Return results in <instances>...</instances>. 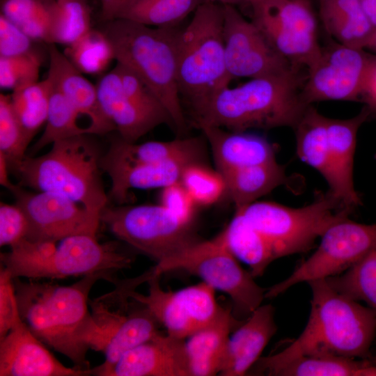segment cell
Segmentation results:
<instances>
[{
    "label": "cell",
    "instance_id": "6da1fadb",
    "mask_svg": "<svg viewBox=\"0 0 376 376\" xmlns=\"http://www.w3.org/2000/svg\"><path fill=\"white\" fill-rule=\"evenodd\" d=\"M308 283L312 298L304 330L281 350L260 357L247 375L272 376L279 367L306 355L370 358L376 334V311L337 291L326 279Z\"/></svg>",
    "mask_w": 376,
    "mask_h": 376
},
{
    "label": "cell",
    "instance_id": "7a4b0ae2",
    "mask_svg": "<svg viewBox=\"0 0 376 376\" xmlns=\"http://www.w3.org/2000/svg\"><path fill=\"white\" fill-rule=\"evenodd\" d=\"M100 279L109 281L102 274L84 276L70 285L13 279L22 320L42 343L79 369H91L86 353L94 322L88 295Z\"/></svg>",
    "mask_w": 376,
    "mask_h": 376
},
{
    "label": "cell",
    "instance_id": "3957f363",
    "mask_svg": "<svg viewBox=\"0 0 376 376\" xmlns=\"http://www.w3.org/2000/svg\"><path fill=\"white\" fill-rule=\"evenodd\" d=\"M306 77V73L299 70L251 79L234 88L227 86L191 116V122L197 128L210 125L233 132L294 128L311 105L301 96Z\"/></svg>",
    "mask_w": 376,
    "mask_h": 376
},
{
    "label": "cell",
    "instance_id": "277c9868",
    "mask_svg": "<svg viewBox=\"0 0 376 376\" xmlns=\"http://www.w3.org/2000/svg\"><path fill=\"white\" fill-rule=\"evenodd\" d=\"M103 32L117 63L138 75L168 111L174 127H187L178 81V37L175 27H152L124 19H109Z\"/></svg>",
    "mask_w": 376,
    "mask_h": 376
},
{
    "label": "cell",
    "instance_id": "5b68a950",
    "mask_svg": "<svg viewBox=\"0 0 376 376\" xmlns=\"http://www.w3.org/2000/svg\"><path fill=\"white\" fill-rule=\"evenodd\" d=\"M31 242L26 238L1 253V266L13 278L63 279L102 274L113 283L114 274L130 268L133 256L116 242L100 243L95 235L77 234L59 241Z\"/></svg>",
    "mask_w": 376,
    "mask_h": 376
},
{
    "label": "cell",
    "instance_id": "8992f818",
    "mask_svg": "<svg viewBox=\"0 0 376 376\" xmlns=\"http://www.w3.org/2000/svg\"><path fill=\"white\" fill-rule=\"evenodd\" d=\"M57 141L38 157L26 156L15 174L21 186L65 196L100 216L107 205L97 145L87 136Z\"/></svg>",
    "mask_w": 376,
    "mask_h": 376
},
{
    "label": "cell",
    "instance_id": "52a82bcc",
    "mask_svg": "<svg viewBox=\"0 0 376 376\" xmlns=\"http://www.w3.org/2000/svg\"><path fill=\"white\" fill-rule=\"evenodd\" d=\"M233 79L228 72L223 5L204 0L178 37V81L191 117Z\"/></svg>",
    "mask_w": 376,
    "mask_h": 376
},
{
    "label": "cell",
    "instance_id": "ba28073f",
    "mask_svg": "<svg viewBox=\"0 0 376 376\" xmlns=\"http://www.w3.org/2000/svg\"><path fill=\"white\" fill-rule=\"evenodd\" d=\"M149 277L146 272L134 278L117 279L113 290L89 299L94 322L89 347L105 357L104 361L95 369L112 366L129 350L160 332L159 322L151 311L130 294Z\"/></svg>",
    "mask_w": 376,
    "mask_h": 376
},
{
    "label": "cell",
    "instance_id": "9c48e42d",
    "mask_svg": "<svg viewBox=\"0 0 376 376\" xmlns=\"http://www.w3.org/2000/svg\"><path fill=\"white\" fill-rule=\"evenodd\" d=\"M235 211L262 234L276 259L308 251L332 224L351 212L329 191L301 207L257 201Z\"/></svg>",
    "mask_w": 376,
    "mask_h": 376
},
{
    "label": "cell",
    "instance_id": "30bf717a",
    "mask_svg": "<svg viewBox=\"0 0 376 376\" xmlns=\"http://www.w3.org/2000/svg\"><path fill=\"white\" fill-rule=\"evenodd\" d=\"M157 275L183 270L227 294L236 308L249 315L265 298L266 289L244 269L226 246L221 233L212 239L200 240L178 254L153 267Z\"/></svg>",
    "mask_w": 376,
    "mask_h": 376
},
{
    "label": "cell",
    "instance_id": "8fae6325",
    "mask_svg": "<svg viewBox=\"0 0 376 376\" xmlns=\"http://www.w3.org/2000/svg\"><path fill=\"white\" fill-rule=\"evenodd\" d=\"M100 219L118 239L157 263L201 240L194 232L192 222L181 219L162 204L107 205Z\"/></svg>",
    "mask_w": 376,
    "mask_h": 376
},
{
    "label": "cell",
    "instance_id": "7c38bea8",
    "mask_svg": "<svg viewBox=\"0 0 376 376\" xmlns=\"http://www.w3.org/2000/svg\"><path fill=\"white\" fill-rule=\"evenodd\" d=\"M251 21L272 47L294 67L307 70L322 47L310 0H246Z\"/></svg>",
    "mask_w": 376,
    "mask_h": 376
},
{
    "label": "cell",
    "instance_id": "4fadbf2b",
    "mask_svg": "<svg viewBox=\"0 0 376 376\" xmlns=\"http://www.w3.org/2000/svg\"><path fill=\"white\" fill-rule=\"evenodd\" d=\"M376 240V224L343 217L332 224L320 237L317 249L282 281L267 289L273 298L303 282L327 279L348 270L359 261Z\"/></svg>",
    "mask_w": 376,
    "mask_h": 376
},
{
    "label": "cell",
    "instance_id": "5bb4252c",
    "mask_svg": "<svg viewBox=\"0 0 376 376\" xmlns=\"http://www.w3.org/2000/svg\"><path fill=\"white\" fill-rule=\"evenodd\" d=\"M159 275L147 281L146 295L132 288L130 296L146 306L173 337L185 339L214 321L223 310L215 297V290L201 282L177 291H166Z\"/></svg>",
    "mask_w": 376,
    "mask_h": 376
},
{
    "label": "cell",
    "instance_id": "9a60e30c",
    "mask_svg": "<svg viewBox=\"0 0 376 376\" xmlns=\"http://www.w3.org/2000/svg\"><path fill=\"white\" fill-rule=\"evenodd\" d=\"M372 55L364 49L331 43L322 47L317 61L306 70L301 88L304 102L359 101Z\"/></svg>",
    "mask_w": 376,
    "mask_h": 376
},
{
    "label": "cell",
    "instance_id": "2e32d148",
    "mask_svg": "<svg viewBox=\"0 0 376 376\" xmlns=\"http://www.w3.org/2000/svg\"><path fill=\"white\" fill-rule=\"evenodd\" d=\"M223 10L225 60L233 79L280 76L303 70L283 57L258 26L234 6L224 4Z\"/></svg>",
    "mask_w": 376,
    "mask_h": 376
},
{
    "label": "cell",
    "instance_id": "e0dca14e",
    "mask_svg": "<svg viewBox=\"0 0 376 376\" xmlns=\"http://www.w3.org/2000/svg\"><path fill=\"white\" fill-rule=\"evenodd\" d=\"M13 194L28 219L26 239L29 241L58 242L77 234L96 235L100 216L65 196L47 191L33 193L22 187Z\"/></svg>",
    "mask_w": 376,
    "mask_h": 376
},
{
    "label": "cell",
    "instance_id": "ac0fdd59",
    "mask_svg": "<svg viewBox=\"0 0 376 376\" xmlns=\"http://www.w3.org/2000/svg\"><path fill=\"white\" fill-rule=\"evenodd\" d=\"M97 376H191L185 339L161 332L123 355L112 366L91 369Z\"/></svg>",
    "mask_w": 376,
    "mask_h": 376
},
{
    "label": "cell",
    "instance_id": "d6986e66",
    "mask_svg": "<svg viewBox=\"0 0 376 376\" xmlns=\"http://www.w3.org/2000/svg\"><path fill=\"white\" fill-rule=\"evenodd\" d=\"M21 318L0 338V376H88L89 370L68 368L46 348Z\"/></svg>",
    "mask_w": 376,
    "mask_h": 376
},
{
    "label": "cell",
    "instance_id": "ffe728a7",
    "mask_svg": "<svg viewBox=\"0 0 376 376\" xmlns=\"http://www.w3.org/2000/svg\"><path fill=\"white\" fill-rule=\"evenodd\" d=\"M49 56L47 78L81 116L88 118L91 134L103 135L116 130L100 107L96 86L81 75L54 43L49 45Z\"/></svg>",
    "mask_w": 376,
    "mask_h": 376
},
{
    "label": "cell",
    "instance_id": "44dd1931",
    "mask_svg": "<svg viewBox=\"0 0 376 376\" xmlns=\"http://www.w3.org/2000/svg\"><path fill=\"white\" fill-rule=\"evenodd\" d=\"M198 128L209 143L217 170L221 174L276 162L275 148L262 136L210 125H201Z\"/></svg>",
    "mask_w": 376,
    "mask_h": 376
},
{
    "label": "cell",
    "instance_id": "7402d4cb",
    "mask_svg": "<svg viewBox=\"0 0 376 376\" xmlns=\"http://www.w3.org/2000/svg\"><path fill=\"white\" fill-rule=\"evenodd\" d=\"M96 88L104 113L124 141L136 142L155 127L167 124L166 120L141 108L126 95L116 67L101 77Z\"/></svg>",
    "mask_w": 376,
    "mask_h": 376
},
{
    "label": "cell",
    "instance_id": "603a6c76",
    "mask_svg": "<svg viewBox=\"0 0 376 376\" xmlns=\"http://www.w3.org/2000/svg\"><path fill=\"white\" fill-rule=\"evenodd\" d=\"M274 313L272 305L261 304L238 326L230 336L228 357L220 375H247L276 332Z\"/></svg>",
    "mask_w": 376,
    "mask_h": 376
},
{
    "label": "cell",
    "instance_id": "cb8c5ba5",
    "mask_svg": "<svg viewBox=\"0 0 376 376\" xmlns=\"http://www.w3.org/2000/svg\"><path fill=\"white\" fill-rule=\"evenodd\" d=\"M198 137L180 138L169 141L127 142L120 137L112 141L100 159V167L109 176L124 170L162 162L194 152H204Z\"/></svg>",
    "mask_w": 376,
    "mask_h": 376
},
{
    "label": "cell",
    "instance_id": "d4e9b609",
    "mask_svg": "<svg viewBox=\"0 0 376 376\" xmlns=\"http://www.w3.org/2000/svg\"><path fill=\"white\" fill-rule=\"evenodd\" d=\"M370 115V111L365 106L357 115L350 118L327 117L330 152L338 181L337 198L350 211L361 204L354 186V157L358 131Z\"/></svg>",
    "mask_w": 376,
    "mask_h": 376
},
{
    "label": "cell",
    "instance_id": "484cf974",
    "mask_svg": "<svg viewBox=\"0 0 376 376\" xmlns=\"http://www.w3.org/2000/svg\"><path fill=\"white\" fill-rule=\"evenodd\" d=\"M236 323L230 308H224L214 321L189 337L185 346L191 376L220 375Z\"/></svg>",
    "mask_w": 376,
    "mask_h": 376
},
{
    "label": "cell",
    "instance_id": "4316f807",
    "mask_svg": "<svg viewBox=\"0 0 376 376\" xmlns=\"http://www.w3.org/2000/svg\"><path fill=\"white\" fill-rule=\"evenodd\" d=\"M205 152L189 153L171 159L134 166L110 175V199L118 204L130 200L131 189L164 188L180 182L184 170L192 163L203 162Z\"/></svg>",
    "mask_w": 376,
    "mask_h": 376
},
{
    "label": "cell",
    "instance_id": "83f0119b",
    "mask_svg": "<svg viewBox=\"0 0 376 376\" xmlns=\"http://www.w3.org/2000/svg\"><path fill=\"white\" fill-rule=\"evenodd\" d=\"M293 129L297 156L322 175L329 191L337 198L338 181L330 152L327 117L311 104Z\"/></svg>",
    "mask_w": 376,
    "mask_h": 376
},
{
    "label": "cell",
    "instance_id": "f1b7e54d",
    "mask_svg": "<svg viewBox=\"0 0 376 376\" xmlns=\"http://www.w3.org/2000/svg\"><path fill=\"white\" fill-rule=\"evenodd\" d=\"M320 17L337 42L350 47L366 49L375 30L361 0H320Z\"/></svg>",
    "mask_w": 376,
    "mask_h": 376
},
{
    "label": "cell",
    "instance_id": "f546056e",
    "mask_svg": "<svg viewBox=\"0 0 376 376\" xmlns=\"http://www.w3.org/2000/svg\"><path fill=\"white\" fill-rule=\"evenodd\" d=\"M226 194L235 207L242 209L288 182L284 167L277 161L246 166L222 174Z\"/></svg>",
    "mask_w": 376,
    "mask_h": 376
},
{
    "label": "cell",
    "instance_id": "4dcf8cb0",
    "mask_svg": "<svg viewBox=\"0 0 376 376\" xmlns=\"http://www.w3.org/2000/svg\"><path fill=\"white\" fill-rule=\"evenodd\" d=\"M204 0L121 1L103 14L105 19H124L154 27H175Z\"/></svg>",
    "mask_w": 376,
    "mask_h": 376
},
{
    "label": "cell",
    "instance_id": "1f68e13d",
    "mask_svg": "<svg viewBox=\"0 0 376 376\" xmlns=\"http://www.w3.org/2000/svg\"><path fill=\"white\" fill-rule=\"evenodd\" d=\"M226 246L235 258L246 264L254 278L263 275L276 259L262 234L239 212L220 233Z\"/></svg>",
    "mask_w": 376,
    "mask_h": 376
},
{
    "label": "cell",
    "instance_id": "d6a6232c",
    "mask_svg": "<svg viewBox=\"0 0 376 376\" xmlns=\"http://www.w3.org/2000/svg\"><path fill=\"white\" fill-rule=\"evenodd\" d=\"M272 376H376V359L306 355L276 369Z\"/></svg>",
    "mask_w": 376,
    "mask_h": 376
},
{
    "label": "cell",
    "instance_id": "836d02e7",
    "mask_svg": "<svg viewBox=\"0 0 376 376\" xmlns=\"http://www.w3.org/2000/svg\"><path fill=\"white\" fill-rule=\"evenodd\" d=\"M52 88L47 77L17 88L10 95L14 112L29 142L47 121Z\"/></svg>",
    "mask_w": 376,
    "mask_h": 376
},
{
    "label": "cell",
    "instance_id": "e575fe53",
    "mask_svg": "<svg viewBox=\"0 0 376 376\" xmlns=\"http://www.w3.org/2000/svg\"><path fill=\"white\" fill-rule=\"evenodd\" d=\"M50 25L48 43L70 45L91 29L89 9L84 0L49 1Z\"/></svg>",
    "mask_w": 376,
    "mask_h": 376
},
{
    "label": "cell",
    "instance_id": "d590c367",
    "mask_svg": "<svg viewBox=\"0 0 376 376\" xmlns=\"http://www.w3.org/2000/svg\"><path fill=\"white\" fill-rule=\"evenodd\" d=\"M326 280L337 291L376 311V240L354 266Z\"/></svg>",
    "mask_w": 376,
    "mask_h": 376
},
{
    "label": "cell",
    "instance_id": "8d00e7d4",
    "mask_svg": "<svg viewBox=\"0 0 376 376\" xmlns=\"http://www.w3.org/2000/svg\"><path fill=\"white\" fill-rule=\"evenodd\" d=\"M52 82V81H51ZM80 114L52 84L45 130L31 148L33 153L53 143L81 134H91L88 127L78 124Z\"/></svg>",
    "mask_w": 376,
    "mask_h": 376
},
{
    "label": "cell",
    "instance_id": "74e56055",
    "mask_svg": "<svg viewBox=\"0 0 376 376\" xmlns=\"http://www.w3.org/2000/svg\"><path fill=\"white\" fill-rule=\"evenodd\" d=\"M64 54L81 72L93 75L103 72L115 59L112 45L106 34L92 29L68 45Z\"/></svg>",
    "mask_w": 376,
    "mask_h": 376
},
{
    "label": "cell",
    "instance_id": "f35d334b",
    "mask_svg": "<svg viewBox=\"0 0 376 376\" xmlns=\"http://www.w3.org/2000/svg\"><path fill=\"white\" fill-rule=\"evenodd\" d=\"M29 38L48 42L50 25L49 1L3 0L1 13Z\"/></svg>",
    "mask_w": 376,
    "mask_h": 376
},
{
    "label": "cell",
    "instance_id": "ab89813d",
    "mask_svg": "<svg viewBox=\"0 0 376 376\" xmlns=\"http://www.w3.org/2000/svg\"><path fill=\"white\" fill-rule=\"evenodd\" d=\"M30 142L14 112L10 95L0 94V152L3 154L9 169L16 172L26 156Z\"/></svg>",
    "mask_w": 376,
    "mask_h": 376
},
{
    "label": "cell",
    "instance_id": "60d3db41",
    "mask_svg": "<svg viewBox=\"0 0 376 376\" xmlns=\"http://www.w3.org/2000/svg\"><path fill=\"white\" fill-rule=\"evenodd\" d=\"M180 182L196 205H212L226 194L222 174L217 169L208 168L203 162L187 166L182 173Z\"/></svg>",
    "mask_w": 376,
    "mask_h": 376
},
{
    "label": "cell",
    "instance_id": "b9f144b4",
    "mask_svg": "<svg viewBox=\"0 0 376 376\" xmlns=\"http://www.w3.org/2000/svg\"><path fill=\"white\" fill-rule=\"evenodd\" d=\"M42 58L32 50L13 56H0V86L13 91L38 81Z\"/></svg>",
    "mask_w": 376,
    "mask_h": 376
},
{
    "label": "cell",
    "instance_id": "7bdbcfd3",
    "mask_svg": "<svg viewBox=\"0 0 376 376\" xmlns=\"http://www.w3.org/2000/svg\"><path fill=\"white\" fill-rule=\"evenodd\" d=\"M116 68L126 95L141 108L162 118L167 124L173 126L168 111L147 84L127 67L117 63Z\"/></svg>",
    "mask_w": 376,
    "mask_h": 376
},
{
    "label": "cell",
    "instance_id": "ee69618b",
    "mask_svg": "<svg viewBox=\"0 0 376 376\" xmlns=\"http://www.w3.org/2000/svg\"><path fill=\"white\" fill-rule=\"evenodd\" d=\"M29 223L26 216L16 203L0 205V246L11 247L26 237Z\"/></svg>",
    "mask_w": 376,
    "mask_h": 376
},
{
    "label": "cell",
    "instance_id": "f6af8a7d",
    "mask_svg": "<svg viewBox=\"0 0 376 376\" xmlns=\"http://www.w3.org/2000/svg\"><path fill=\"white\" fill-rule=\"evenodd\" d=\"M20 318L13 277L2 266L0 269V338Z\"/></svg>",
    "mask_w": 376,
    "mask_h": 376
},
{
    "label": "cell",
    "instance_id": "bcb514c9",
    "mask_svg": "<svg viewBox=\"0 0 376 376\" xmlns=\"http://www.w3.org/2000/svg\"><path fill=\"white\" fill-rule=\"evenodd\" d=\"M32 39L17 25L0 15V56H13L33 50Z\"/></svg>",
    "mask_w": 376,
    "mask_h": 376
},
{
    "label": "cell",
    "instance_id": "7dc6e473",
    "mask_svg": "<svg viewBox=\"0 0 376 376\" xmlns=\"http://www.w3.org/2000/svg\"><path fill=\"white\" fill-rule=\"evenodd\" d=\"M161 204L181 219L193 221L196 204L180 182L162 189Z\"/></svg>",
    "mask_w": 376,
    "mask_h": 376
},
{
    "label": "cell",
    "instance_id": "c3c4849f",
    "mask_svg": "<svg viewBox=\"0 0 376 376\" xmlns=\"http://www.w3.org/2000/svg\"><path fill=\"white\" fill-rule=\"evenodd\" d=\"M360 100L366 103L371 114L376 113V54L371 56Z\"/></svg>",
    "mask_w": 376,
    "mask_h": 376
},
{
    "label": "cell",
    "instance_id": "681fc988",
    "mask_svg": "<svg viewBox=\"0 0 376 376\" xmlns=\"http://www.w3.org/2000/svg\"><path fill=\"white\" fill-rule=\"evenodd\" d=\"M9 166L6 158L0 152V184L13 194L18 191L21 186L13 184L9 178Z\"/></svg>",
    "mask_w": 376,
    "mask_h": 376
},
{
    "label": "cell",
    "instance_id": "f907efd6",
    "mask_svg": "<svg viewBox=\"0 0 376 376\" xmlns=\"http://www.w3.org/2000/svg\"><path fill=\"white\" fill-rule=\"evenodd\" d=\"M363 10L376 29V0H361Z\"/></svg>",
    "mask_w": 376,
    "mask_h": 376
},
{
    "label": "cell",
    "instance_id": "816d5d0a",
    "mask_svg": "<svg viewBox=\"0 0 376 376\" xmlns=\"http://www.w3.org/2000/svg\"><path fill=\"white\" fill-rule=\"evenodd\" d=\"M121 0H102L103 14Z\"/></svg>",
    "mask_w": 376,
    "mask_h": 376
},
{
    "label": "cell",
    "instance_id": "f5cc1de1",
    "mask_svg": "<svg viewBox=\"0 0 376 376\" xmlns=\"http://www.w3.org/2000/svg\"><path fill=\"white\" fill-rule=\"evenodd\" d=\"M205 1L215 2V3L222 4V5L228 4V5L234 6L235 4H237L244 1L246 2V0H205Z\"/></svg>",
    "mask_w": 376,
    "mask_h": 376
},
{
    "label": "cell",
    "instance_id": "db71d44e",
    "mask_svg": "<svg viewBox=\"0 0 376 376\" xmlns=\"http://www.w3.org/2000/svg\"><path fill=\"white\" fill-rule=\"evenodd\" d=\"M366 49H370L376 52V29L372 35Z\"/></svg>",
    "mask_w": 376,
    "mask_h": 376
},
{
    "label": "cell",
    "instance_id": "11a10c76",
    "mask_svg": "<svg viewBox=\"0 0 376 376\" xmlns=\"http://www.w3.org/2000/svg\"><path fill=\"white\" fill-rule=\"evenodd\" d=\"M43 1H53V0H43Z\"/></svg>",
    "mask_w": 376,
    "mask_h": 376
},
{
    "label": "cell",
    "instance_id": "9f6ffc18",
    "mask_svg": "<svg viewBox=\"0 0 376 376\" xmlns=\"http://www.w3.org/2000/svg\"><path fill=\"white\" fill-rule=\"evenodd\" d=\"M121 1H132V0H121ZM119 2H120V1H119Z\"/></svg>",
    "mask_w": 376,
    "mask_h": 376
}]
</instances>
